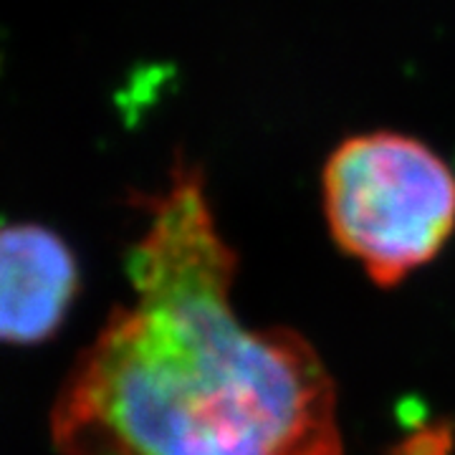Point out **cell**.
<instances>
[{"instance_id": "cell-1", "label": "cell", "mask_w": 455, "mask_h": 455, "mask_svg": "<svg viewBox=\"0 0 455 455\" xmlns=\"http://www.w3.org/2000/svg\"><path fill=\"white\" fill-rule=\"evenodd\" d=\"M127 253L134 301L109 314L51 412L64 455H344L337 387L293 329L245 326L238 253L205 178L175 157L142 197Z\"/></svg>"}, {"instance_id": "cell-2", "label": "cell", "mask_w": 455, "mask_h": 455, "mask_svg": "<svg viewBox=\"0 0 455 455\" xmlns=\"http://www.w3.org/2000/svg\"><path fill=\"white\" fill-rule=\"evenodd\" d=\"M322 208L341 253L374 286L395 289L453 238L455 175L410 134H352L326 157Z\"/></svg>"}, {"instance_id": "cell-3", "label": "cell", "mask_w": 455, "mask_h": 455, "mask_svg": "<svg viewBox=\"0 0 455 455\" xmlns=\"http://www.w3.org/2000/svg\"><path fill=\"white\" fill-rule=\"evenodd\" d=\"M76 293L79 263L56 230L0 226V341L38 344L53 337Z\"/></svg>"}]
</instances>
